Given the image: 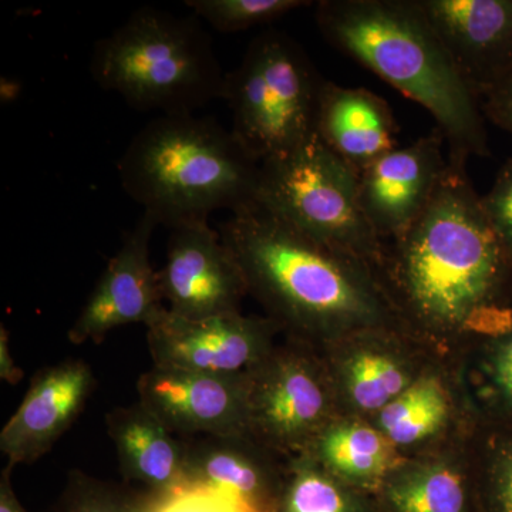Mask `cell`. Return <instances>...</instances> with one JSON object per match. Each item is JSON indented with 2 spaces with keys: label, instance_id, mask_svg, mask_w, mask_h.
<instances>
[{
  "label": "cell",
  "instance_id": "obj_27",
  "mask_svg": "<svg viewBox=\"0 0 512 512\" xmlns=\"http://www.w3.org/2000/svg\"><path fill=\"white\" fill-rule=\"evenodd\" d=\"M192 15L220 33L244 32L271 25L295 10L315 5L308 0H185Z\"/></svg>",
  "mask_w": 512,
  "mask_h": 512
},
{
  "label": "cell",
  "instance_id": "obj_19",
  "mask_svg": "<svg viewBox=\"0 0 512 512\" xmlns=\"http://www.w3.org/2000/svg\"><path fill=\"white\" fill-rule=\"evenodd\" d=\"M478 97L512 64V0H416Z\"/></svg>",
  "mask_w": 512,
  "mask_h": 512
},
{
  "label": "cell",
  "instance_id": "obj_3",
  "mask_svg": "<svg viewBox=\"0 0 512 512\" xmlns=\"http://www.w3.org/2000/svg\"><path fill=\"white\" fill-rule=\"evenodd\" d=\"M315 22L329 45L429 111L447 156H490L480 97L416 0H319Z\"/></svg>",
  "mask_w": 512,
  "mask_h": 512
},
{
  "label": "cell",
  "instance_id": "obj_15",
  "mask_svg": "<svg viewBox=\"0 0 512 512\" xmlns=\"http://www.w3.org/2000/svg\"><path fill=\"white\" fill-rule=\"evenodd\" d=\"M370 420L404 457L439 450L481 429L457 367L436 360Z\"/></svg>",
  "mask_w": 512,
  "mask_h": 512
},
{
  "label": "cell",
  "instance_id": "obj_31",
  "mask_svg": "<svg viewBox=\"0 0 512 512\" xmlns=\"http://www.w3.org/2000/svg\"><path fill=\"white\" fill-rule=\"evenodd\" d=\"M13 467L6 466L0 474V512H28L12 487Z\"/></svg>",
  "mask_w": 512,
  "mask_h": 512
},
{
  "label": "cell",
  "instance_id": "obj_6",
  "mask_svg": "<svg viewBox=\"0 0 512 512\" xmlns=\"http://www.w3.org/2000/svg\"><path fill=\"white\" fill-rule=\"evenodd\" d=\"M323 79L291 36L265 30L225 77L232 134L264 163L311 140Z\"/></svg>",
  "mask_w": 512,
  "mask_h": 512
},
{
  "label": "cell",
  "instance_id": "obj_13",
  "mask_svg": "<svg viewBox=\"0 0 512 512\" xmlns=\"http://www.w3.org/2000/svg\"><path fill=\"white\" fill-rule=\"evenodd\" d=\"M137 392L138 402L181 439L248 433L247 372L214 375L153 366L138 377Z\"/></svg>",
  "mask_w": 512,
  "mask_h": 512
},
{
  "label": "cell",
  "instance_id": "obj_5",
  "mask_svg": "<svg viewBox=\"0 0 512 512\" xmlns=\"http://www.w3.org/2000/svg\"><path fill=\"white\" fill-rule=\"evenodd\" d=\"M94 82L131 109L194 114L224 96L225 77L210 33L197 16L143 6L96 42Z\"/></svg>",
  "mask_w": 512,
  "mask_h": 512
},
{
  "label": "cell",
  "instance_id": "obj_22",
  "mask_svg": "<svg viewBox=\"0 0 512 512\" xmlns=\"http://www.w3.org/2000/svg\"><path fill=\"white\" fill-rule=\"evenodd\" d=\"M302 454L343 483L372 495L407 458L372 420L349 414L333 417Z\"/></svg>",
  "mask_w": 512,
  "mask_h": 512
},
{
  "label": "cell",
  "instance_id": "obj_11",
  "mask_svg": "<svg viewBox=\"0 0 512 512\" xmlns=\"http://www.w3.org/2000/svg\"><path fill=\"white\" fill-rule=\"evenodd\" d=\"M158 279L168 311L181 318L241 313L248 295L238 262L208 221L171 228Z\"/></svg>",
  "mask_w": 512,
  "mask_h": 512
},
{
  "label": "cell",
  "instance_id": "obj_28",
  "mask_svg": "<svg viewBox=\"0 0 512 512\" xmlns=\"http://www.w3.org/2000/svg\"><path fill=\"white\" fill-rule=\"evenodd\" d=\"M481 204L495 234L512 249V158L498 171L491 190L481 195Z\"/></svg>",
  "mask_w": 512,
  "mask_h": 512
},
{
  "label": "cell",
  "instance_id": "obj_7",
  "mask_svg": "<svg viewBox=\"0 0 512 512\" xmlns=\"http://www.w3.org/2000/svg\"><path fill=\"white\" fill-rule=\"evenodd\" d=\"M258 201L308 237L375 271L382 264L386 245L360 204L357 174L318 137L261 163Z\"/></svg>",
  "mask_w": 512,
  "mask_h": 512
},
{
  "label": "cell",
  "instance_id": "obj_21",
  "mask_svg": "<svg viewBox=\"0 0 512 512\" xmlns=\"http://www.w3.org/2000/svg\"><path fill=\"white\" fill-rule=\"evenodd\" d=\"M106 424L126 483L143 484L160 497L187 490L185 440L175 437L143 403L116 407Z\"/></svg>",
  "mask_w": 512,
  "mask_h": 512
},
{
  "label": "cell",
  "instance_id": "obj_29",
  "mask_svg": "<svg viewBox=\"0 0 512 512\" xmlns=\"http://www.w3.org/2000/svg\"><path fill=\"white\" fill-rule=\"evenodd\" d=\"M485 120L512 137V64L480 94Z\"/></svg>",
  "mask_w": 512,
  "mask_h": 512
},
{
  "label": "cell",
  "instance_id": "obj_4",
  "mask_svg": "<svg viewBox=\"0 0 512 512\" xmlns=\"http://www.w3.org/2000/svg\"><path fill=\"white\" fill-rule=\"evenodd\" d=\"M117 173L128 197L171 229L254 204L261 163L211 117L173 114L131 138Z\"/></svg>",
  "mask_w": 512,
  "mask_h": 512
},
{
  "label": "cell",
  "instance_id": "obj_8",
  "mask_svg": "<svg viewBox=\"0 0 512 512\" xmlns=\"http://www.w3.org/2000/svg\"><path fill=\"white\" fill-rule=\"evenodd\" d=\"M248 379V434L285 458L311 446L339 406L319 348L286 338L276 343Z\"/></svg>",
  "mask_w": 512,
  "mask_h": 512
},
{
  "label": "cell",
  "instance_id": "obj_17",
  "mask_svg": "<svg viewBox=\"0 0 512 512\" xmlns=\"http://www.w3.org/2000/svg\"><path fill=\"white\" fill-rule=\"evenodd\" d=\"M185 440V483L232 495L251 512H271L284 485L288 458L251 434Z\"/></svg>",
  "mask_w": 512,
  "mask_h": 512
},
{
  "label": "cell",
  "instance_id": "obj_18",
  "mask_svg": "<svg viewBox=\"0 0 512 512\" xmlns=\"http://www.w3.org/2000/svg\"><path fill=\"white\" fill-rule=\"evenodd\" d=\"M478 433L407 457L377 490L379 512H480Z\"/></svg>",
  "mask_w": 512,
  "mask_h": 512
},
{
  "label": "cell",
  "instance_id": "obj_23",
  "mask_svg": "<svg viewBox=\"0 0 512 512\" xmlns=\"http://www.w3.org/2000/svg\"><path fill=\"white\" fill-rule=\"evenodd\" d=\"M483 427H512V322L488 336L458 367Z\"/></svg>",
  "mask_w": 512,
  "mask_h": 512
},
{
  "label": "cell",
  "instance_id": "obj_14",
  "mask_svg": "<svg viewBox=\"0 0 512 512\" xmlns=\"http://www.w3.org/2000/svg\"><path fill=\"white\" fill-rule=\"evenodd\" d=\"M444 144L436 128L357 174L360 204L384 244L406 234L429 207L447 168Z\"/></svg>",
  "mask_w": 512,
  "mask_h": 512
},
{
  "label": "cell",
  "instance_id": "obj_20",
  "mask_svg": "<svg viewBox=\"0 0 512 512\" xmlns=\"http://www.w3.org/2000/svg\"><path fill=\"white\" fill-rule=\"evenodd\" d=\"M315 133L356 174L399 147V126L383 97L329 80L320 86Z\"/></svg>",
  "mask_w": 512,
  "mask_h": 512
},
{
  "label": "cell",
  "instance_id": "obj_12",
  "mask_svg": "<svg viewBox=\"0 0 512 512\" xmlns=\"http://www.w3.org/2000/svg\"><path fill=\"white\" fill-rule=\"evenodd\" d=\"M156 218L143 212L126 232L116 252L67 333L73 345L103 342L121 326L156 322L164 305L158 271L150 262V242L158 227Z\"/></svg>",
  "mask_w": 512,
  "mask_h": 512
},
{
  "label": "cell",
  "instance_id": "obj_2",
  "mask_svg": "<svg viewBox=\"0 0 512 512\" xmlns=\"http://www.w3.org/2000/svg\"><path fill=\"white\" fill-rule=\"evenodd\" d=\"M218 232L248 295L286 338L322 348L360 329L402 330L372 266L308 237L262 202L232 214Z\"/></svg>",
  "mask_w": 512,
  "mask_h": 512
},
{
  "label": "cell",
  "instance_id": "obj_16",
  "mask_svg": "<svg viewBox=\"0 0 512 512\" xmlns=\"http://www.w3.org/2000/svg\"><path fill=\"white\" fill-rule=\"evenodd\" d=\"M96 384L92 366L83 359H64L37 370L0 433L8 466L32 464L49 453L86 409Z\"/></svg>",
  "mask_w": 512,
  "mask_h": 512
},
{
  "label": "cell",
  "instance_id": "obj_25",
  "mask_svg": "<svg viewBox=\"0 0 512 512\" xmlns=\"http://www.w3.org/2000/svg\"><path fill=\"white\" fill-rule=\"evenodd\" d=\"M164 497L70 471L55 512H156Z\"/></svg>",
  "mask_w": 512,
  "mask_h": 512
},
{
  "label": "cell",
  "instance_id": "obj_1",
  "mask_svg": "<svg viewBox=\"0 0 512 512\" xmlns=\"http://www.w3.org/2000/svg\"><path fill=\"white\" fill-rule=\"evenodd\" d=\"M448 157L433 200L377 268L400 329L436 362L460 367L512 322V249L485 217L468 160Z\"/></svg>",
  "mask_w": 512,
  "mask_h": 512
},
{
  "label": "cell",
  "instance_id": "obj_10",
  "mask_svg": "<svg viewBox=\"0 0 512 512\" xmlns=\"http://www.w3.org/2000/svg\"><path fill=\"white\" fill-rule=\"evenodd\" d=\"M281 326L268 316L244 313L187 319L165 309L147 326L153 366L188 372L238 375L258 365L275 348Z\"/></svg>",
  "mask_w": 512,
  "mask_h": 512
},
{
  "label": "cell",
  "instance_id": "obj_26",
  "mask_svg": "<svg viewBox=\"0 0 512 512\" xmlns=\"http://www.w3.org/2000/svg\"><path fill=\"white\" fill-rule=\"evenodd\" d=\"M478 511L512 512V427H483L477 437Z\"/></svg>",
  "mask_w": 512,
  "mask_h": 512
},
{
  "label": "cell",
  "instance_id": "obj_30",
  "mask_svg": "<svg viewBox=\"0 0 512 512\" xmlns=\"http://www.w3.org/2000/svg\"><path fill=\"white\" fill-rule=\"evenodd\" d=\"M9 340V330L6 329L5 325L0 326V377H2L3 382L15 386L23 379L25 373L16 365L15 359H13Z\"/></svg>",
  "mask_w": 512,
  "mask_h": 512
},
{
  "label": "cell",
  "instance_id": "obj_9",
  "mask_svg": "<svg viewBox=\"0 0 512 512\" xmlns=\"http://www.w3.org/2000/svg\"><path fill=\"white\" fill-rule=\"evenodd\" d=\"M319 349L340 414L369 420L434 362L406 333L394 328L356 330Z\"/></svg>",
  "mask_w": 512,
  "mask_h": 512
},
{
  "label": "cell",
  "instance_id": "obj_24",
  "mask_svg": "<svg viewBox=\"0 0 512 512\" xmlns=\"http://www.w3.org/2000/svg\"><path fill=\"white\" fill-rule=\"evenodd\" d=\"M271 512H379L375 495L332 476L308 454L288 458L284 485Z\"/></svg>",
  "mask_w": 512,
  "mask_h": 512
}]
</instances>
